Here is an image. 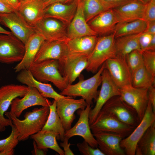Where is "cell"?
I'll return each instance as SVG.
<instances>
[{"label":"cell","instance_id":"6da1fadb","mask_svg":"<svg viewBox=\"0 0 155 155\" xmlns=\"http://www.w3.org/2000/svg\"><path fill=\"white\" fill-rule=\"evenodd\" d=\"M49 113V106L34 108L26 113L24 119L20 120L9 112L5 115L10 119L18 131L19 141L27 140L31 135L41 130L47 120Z\"/></svg>","mask_w":155,"mask_h":155},{"label":"cell","instance_id":"7a4b0ae2","mask_svg":"<svg viewBox=\"0 0 155 155\" xmlns=\"http://www.w3.org/2000/svg\"><path fill=\"white\" fill-rule=\"evenodd\" d=\"M104 68V63L93 76L86 80L80 79L75 84L68 85L60 94L73 97L81 96L87 105H91L93 100H96L97 97V90L101 84V73Z\"/></svg>","mask_w":155,"mask_h":155},{"label":"cell","instance_id":"3957f363","mask_svg":"<svg viewBox=\"0 0 155 155\" xmlns=\"http://www.w3.org/2000/svg\"><path fill=\"white\" fill-rule=\"evenodd\" d=\"M115 40L114 33L98 38L93 51L88 57L86 69L87 71L96 73L106 60L117 56Z\"/></svg>","mask_w":155,"mask_h":155},{"label":"cell","instance_id":"277c9868","mask_svg":"<svg viewBox=\"0 0 155 155\" xmlns=\"http://www.w3.org/2000/svg\"><path fill=\"white\" fill-rule=\"evenodd\" d=\"M58 61L48 59L39 62L33 63L29 69L33 77L43 83L50 82L61 91L67 86L59 71Z\"/></svg>","mask_w":155,"mask_h":155},{"label":"cell","instance_id":"5b68a950","mask_svg":"<svg viewBox=\"0 0 155 155\" xmlns=\"http://www.w3.org/2000/svg\"><path fill=\"white\" fill-rule=\"evenodd\" d=\"M90 127L92 131L112 133L123 135L125 137L135 128L121 122L113 114L102 110L90 125Z\"/></svg>","mask_w":155,"mask_h":155},{"label":"cell","instance_id":"8992f818","mask_svg":"<svg viewBox=\"0 0 155 155\" xmlns=\"http://www.w3.org/2000/svg\"><path fill=\"white\" fill-rule=\"evenodd\" d=\"M155 122V113L149 101L144 115L140 123L132 132L120 143L121 147L127 155H135L137 144L147 129Z\"/></svg>","mask_w":155,"mask_h":155},{"label":"cell","instance_id":"52a82bcc","mask_svg":"<svg viewBox=\"0 0 155 155\" xmlns=\"http://www.w3.org/2000/svg\"><path fill=\"white\" fill-rule=\"evenodd\" d=\"M68 25L58 20L51 18L41 19L33 25L36 33L46 41H67Z\"/></svg>","mask_w":155,"mask_h":155},{"label":"cell","instance_id":"ba28073f","mask_svg":"<svg viewBox=\"0 0 155 155\" xmlns=\"http://www.w3.org/2000/svg\"><path fill=\"white\" fill-rule=\"evenodd\" d=\"M25 46L12 34H0V62L11 64L20 62L24 54Z\"/></svg>","mask_w":155,"mask_h":155},{"label":"cell","instance_id":"9c48e42d","mask_svg":"<svg viewBox=\"0 0 155 155\" xmlns=\"http://www.w3.org/2000/svg\"><path fill=\"white\" fill-rule=\"evenodd\" d=\"M101 110L111 113L121 122L135 127L140 122L135 110L122 100L119 96L110 99Z\"/></svg>","mask_w":155,"mask_h":155},{"label":"cell","instance_id":"30bf717a","mask_svg":"<svg viewBox=\"0 0 155 155\" xmlns=\"http://www.w3.org/2000/svg\"><path fill=\"white\" fill-rule=\"evenodd\" d=\"M0 24L8 28L24 44L35 33L33 27L26 22L16 10L7 13H0Z\"/></svg>","mask_w":155,"mask_h":155},{"label":"cell","instance_id":"8fae6325","mask_svg":"<svg viewBox=\"0 0 155 155\" xmlns=\"http://www.w3.org/2000/svg\"><path fill=\"white\" fill-rule=\"evenodd\" d=\"M119 91L121 99L135 110L140 122L149 101L148 89L135 88L130 84L119 88Z\"/></svg>","mask_w":155,"mask_h":155},{"label":"cell","instance_id":"7c38bea8","mask_svg":"<svg viewBox=\"0 0 155 155\" xmlns=\"http://www.w3.org/2000/svg\"><path fill=\"white\" fill-rule=\"evenodd\" d=\"M101 87L94 108L91 109L89 113L90 125L95 120L97 115L104 104L112 97L120 96L119 88L112 80L107 70L105 68L101 73Z\"/></svg>","mask_w":155,"mask_h":155},{"label":"cell","instance_id":"4fadbf2b","mask_svg":"<svg viewBox=\"0 0 155 155\" xmlns=\"http://www.w3.org/2000/svg\"><path fill=\"white\" fill-rule=\"evenodd\" d=\"M28 87L25 85L9 84L0 88V125L5 127L12 124L11 120L4 116L5 113L16 98L23 97L28 92Z\"/></svg>","mask_w":155,"mask_h":155},{"label":"cell","instance_id":"5bb4252c","mask_svg":"<svg viewBox=\"0 0 155 155\" xmlns=\"http://www.w3.org/2000/svg\"><path fill=\"white\" fill-rule=\"evenodd\" d=\"M71 96H66L56 101V111L62 123L65 132L71 127L75 118L74 113L79 109H84L87 104L82 98L76 99Z\"/></svg>","mask_w":155,"mask_h":155},{"label":"cell","instance_id":"9a60e30c","mask_svg":"<svg viewBox=\"0 0 155 155\" xmlns=\"http://www.w3.org/2000/svg\"><path fill=\"white\" fill-rule=\"evenodd\" d=\"M88 57L68 55L63 61L58 62L59 71L67 85L72 84L88 64Z\"/></svg>","mask_w":155,"mask_h":155},{"label":"cell","instance_id":"2e32d148","mask_svg":"<svg viewBox=\"0 0 155 155\" xmlns=\"http://www.w3.org/2000/svg\"><path fill=\"white\" fill-rule=\"evenodd\" d=\"M112 80L119 88L131 84V73L125 58L116 56L104 63Z\"/></svg>","mask_w":155,"mask_h":155},{"label":"cell","instance_id":"e0dca14e","mask_svg":"<svg viewBox=\"0 0 155 155\" xmlns=\"http://www.w3.org/2000/svg\"><path fill=\"white\" fill-rule=\"evenodd\" d=\"M29 88L28 92L22 98H16L11 104L9 112L18 118L24 110L30 107L35 106H49L52 103L43 96L36 88Z\"/></svg>","mask_w":155,"mask_h":155},{"label":"cell","instance_id":"ac0fdd59","mask_svg":"<svg viewBox=\"0 0 155 155\" xmlns=\"http://www.w3.org/2000/svg\"><path fill=\"white\" fill-rule=\"evenodd\" d=\"M67 41L44 40L35 57L34 63L51 59L58 60L59 62L63 61L68 54Z\"/></svg>","mask_w":155,"mask_h":155},{"label":"cell","instance_id":"d6986e66","mask_svg":"<svg viewBox=\"0 0 155 155\" xmlns=\"http://www.w3.org/2000/svg\"><path fill=\"white\" fill-rule=\"evenodd\" d=\"M91 105H87L83 109H80L78 120L74 126L65 132L64 137L69 139L75 136L82 137L89 145L93 148L98 147L97 141L92 133L89 121Z\"/></svg>","mask_w":155,"mask_h":155},{"label":"cell","instance_id":"ffe728a7","mask_svg":"<svg viewBox=\"0 0 155 155\" xmlns=\"http://www.w3.org/2000/svg\"><path fill=\"white\" fill-rule=\"evenodd\" d=\"M99 149L105 155H125L120 146L121 141L125 137L116 133L100 131H92Z\"/></svg>","mask_w":155,"mask_h":155},{"label":"cell","instance_id":"44dd1931","mask_svg":"<svg viewBox=\"0 0 155 155\" xmlns=\"http://www.w3.org/2000/svg\"><path fill=\"white\" fill-rule=\"evenodd\" d=\"M91 35H98L90 28L86 20L82 0H78L75 13L67 26V38L71 39Z\"/></svg>","mask_w":155,"mask_h":155},{"label":"cell","instance_id":"7402d4cb","mask_svg":"<svg viewBox=\"0 0 155 155\" xmlns=\"http://www.w3.org/2000/svg\"><path fill=\"white\" fill-rule=\"evenodd\" d=\"M118 19L112 8L98 14L88 22L97 35L105 36L113 33Z\"/></svg>","mask_w":155,"mask_h":155},{"label":"cell","instance_id":"603a6c76","mask_svg":"<svg viewBox=\"0 0 155 155\" xmlns=\"http://www.w3.org/2000/svg\"><path fill=\"white\" fill-rule=\"evenodd\" d=\"M78 0H74L68 3H55L45 7L44 18H51L59 20L68 26L75 13Z\"/></svg>","mask_w":155,"mask_h":155},{"label":"cell","instance_id":"cb8c5ba5","mask_svg":"<svg viewBox=\"0 0 155 155\" xmlns=\"http://www.w3.org/2000/svg\"><path fill=\"white\" fill-rule=\"evenodd\" d=\"M17 79L20 83L28 87L36 88L45 98H52L57 100L66 96L57 93L50 84L41 82L36 80L29 69L20 71L17 76Z\"/></svg>","mask_w":155,"mask_h":155},{"label":"cell","instance_id":"d4e9b609","mask_svg":"<svg viewBox=\"0 0 155 155\" xmlns=\"http://www.w3.org/2000/svg\"><path fill=\"white\" fill-rule=\"evenodd\" d=\"M146 5L139 0H134L112 9L118 19V23H123L144 20Z\"/></svg>","mask_w":155,"mask_h":155},{"label":"cell","instance_id":"484cf974","mask_svg":"<svg viewBox=\"0 0 155 155\" xmlns=\"http://www.w3.org/2000/svg\"><path fill=\"white\" fill-rule=\"evenodd\" d=\"M44 3L42 0H24L20 2L17 11L26 22L33 26L43 18Z\"/></svg>","mask_w":155,"mask_h":155},{"label":"cell","instance_id":"4316f807","mask_svg":"<svg viewBox=\"0 0 155 155\" xmlns=\"http://www.w3.org/2000/svg\"><path fill=\"white\" fill-rule=\"evenodd\" d=\"M45 40L40 35L35 33L28 39L25 44L24 57L15 67L16 72L28 69L34 63L35 57L42 43Z\"/></svg>","mask_w":155,"mask_h":155},{"label":"cell","instance_id":"83f0119b","mask_svg":"<svg viewBox=\"0 0 155 155\" xmlns=\"http://www.w3.org/2000/svg\"><path fill=\"white\" fill-rule=\"evenodd\" d=\"M98 38L96 35H91L68 39L67 41L68 55H79L88 57L93 51Z\"/></svg>","mask_w":155,"mask_h":155},{"label":"cell","instance_id":"f1b7e54d","mask_svg":"<svg viewBox=\"0 0 155 155\" xmlns=\"http://www.w3.org/2000/svg\"><path fill=\"white\" fill-rule=\"evenodd\" d=\"M30 136L38 148L45 150L49 148L60 155H64L63 150L59 147L57 141V138L59 139L57 133L51 131L41 130Z\"/></svg>","mask_w":155,"mask_h":155},{"label":"cell","instance_id":"f546056e","mask_svg":"<svg viewBox=\"0 0 155 155\" xmlns=\"http://www.w3.org/2000/svg\"><path fill=\"white\" fill-rule=\"evenodd\" d=\"M142 33L124 36L115 38V44L117 56L125 58L127 54L133 50H141L139 38Z\"/></svg>","mask_w":155,"mask_h":155},{"label":"cell","instance_id":"4dcf8cb0","mask_svg":"<svg viewBox=\"0 0 155 155\" xmlns=\"http://www.w3.org/2000/svg\"><path fill=\"white\" fill-rule=\"evenodd\" d=\"M135 155H155V122L147 129L138 141Z\"/></svg>","mask_w":155,"mask_h":155},{"label":"cell","instance_id":"1f68e13d","mask_svg":"<svg viewBox=\"0 0 155 155\" xmlns=\"http://www.w3.org/2000/svg\"><path fill=\"white\" fill-rule=\"evenodd\" d=\"M147 22L143 20L118 23L113 32L115 38L124 36L136 34L145 32Z\"/></svg>","mask_w":155,"mask_h":155},{"label":"cell","instance_id":"d6a6232c","mask_svg":"<svg viewBox=\"0 0 155 155\" xmlns=\"http://www.w3.org/2000/svg\"><path fill=\"white\" fill-rule=\"evenodd\" d=\"M56 101L54 100L49 106V113L46 122L41 130L53 131L58 134L62 142L65 133L63 125L56 111Z\"/></svg>","mask_w":155,"mask_h":155},{"label":"cell","instance_id":"836d02e7","mask_svg":"<svg viewBox=\"0 0 155 155\" xmlns=\"http://www.w3.org/2000/svg\"><path fill=\"white\" fill-rule=\"evenodd\" d=\"M85 18L88 22L98 14L112 8L103 0H82Z\"/></svg>","mask_w":155,"mask_h":155},{"label":"cell","instance_id":"e575fe53","mask_svg":"<svg viewBox=\"0 0 155 155\" xmlns=\"http://www.w3.org/2000/svg\"><path fill=\"white\" fill-rule=\"evenodd\" d=\"M155 80H153L143 64L131 74V85L136 88L148 89L155 86Z\"/></svg>","mask_w":155,"mask_h":155},{"label":"cell","instance_id":"d590c367","mask_svg":"<svg viewBox=\"0 0 155 155\" xmlns=\"http://www.w3.org/2000/svg\"><path fill=\"white\" fill-rule=\"evenodd\" d=\"M127 65L132 73L143 64L142 51L135 50L127 54L125 57Z\"/></svg>","mask_w":155,"mask_h":155},{"label":"cell","instance_id":"8d00e7d4","mask_svg":"<svg viewBox=\"0 0 155 155\" xmlns=\"http://www.w3.org/2000/svg\"><path fill=\"white\" fill-rule=\"evenodd\" d=\"M143 64L153 80H155V51H142Z\"/></svg>","mask_w":155,"mask_h":155},{"label":"cell","instance_id":"74e56055","mask_svg":"<svg viewBox=\"0 0 155 155\" xmlns=\"http://www.w3.org/2000/svg\"><path fill=\"white\" fill-rule=\"evenodd\" d=\"M11 126V131L9 136L0 140V152L5 150L14 148L19 142L17 129L13 123Z\"/></svg>","mask_w":155,"mask_h":155},{"label":"cell","instance_id":"f35d334b","mask_svg":"<svg viewBox=\"0 0 155 155\" xmlns=\"http://www.w3.org/2000/svg\"><path fill=\"white\" fill-rule=\"evenodd\" d=\"M78 150L84 155H105L97 147L94 148L91 147L85 141L82 143H78L77 145Z\"/></svg>","mask_w":155,"mask_h":155},{"label":"cell","instance_id":"ab89813d","mask_svg":"<svg viewBox=\"0 0 155 155\" xmlns=\"http://www.w3.org/2000/svg\"><path fill=\"white\" fill-rule=\"evenodd\" d=\"M144 20L146 22L155 20V0H150L146 4Z\"/></svg>","mask_w":155,"mask_h":155},{"label":"cell","instance_id":"60d3db41","mask_svg":"<svg viewBox=\"0 0 155 155\" xmlns=\"http://www.w3.org/2000/svg\"><path fill=\"white\" fill-rule=\"evenodd\" d=\"M153 35L145 32H143L141 34L139 37V42L140 50L142 51L146 49Z\"/></svg>","mask_w":155,"mask_h":155},{"label":"cell","instance_id":"b9f144b4","mask_svg":"<svg viewBox=\"0 0 155 155\" xmlns=\"http://www.w3.org/2000/svg\"><path fill=\"white\" fill-rule=\"evenodd\" d=\"M112 8L120 7L134 0H103Z\"/></svg>","mask_w":155,"mask_h":155},{"label":"cell","instance_id":"7bdbcfd3","mask_svg":"<svg viewBox=\"0 0 155 155\" xmlns=\"http://www.w3.org/2000/svg\"><path fill=\"white\" fill-rule=\"evenodd\" d=\"M69 139L64 137L63 142L60 143V145L63 148L64 155H74V153L70 148L71 144L68 143Z\"/></svg>","mask_w":155,"mask_h":155},{"label":"cell","instance_id":"ee69618b","mask_svg":"<svg viewBox=\"0 0 155 155\" xmlns=\"http://www.w3.org/2000/svg\"><path fill=\"white\" fill-rule=\"evenodd\" d=\"M148 96L149 101L152 107L153 111L155 113V88L153 86L148 89Z\"/></svg>","mask_w":155,"mask_h":155},{"label":"cell","instance_id":"f6af8a7d","mask_svg":"<svg viewBox=\"0 0 155 155\" xmlns=\"http://www.w3.org/2000/svg\"><path fill=\"white\" fill-rule=\"evenodd\" d=\"M16 11L12 7L2 0H0V13H7Z\"/></svg>","mask_w":155,"mask_h":155},{"label":"cell","instance_id":"bcb514c9","mask_svg":"<svg viewBox=\"0 0 155 155\" xmlns=\"http://www.w3.org/2000/svg\"><path fill=\"white\" fill-rule=\"evenodd\" d=\"M34 149L31 153L34 155H44L46 154L47 150H45L38 148L34 140L33 142Z\"/></svg>","mask_w":155,"mask_h":155},{"label":"cell","instance_id":"7dc6e473","mask_svg":"<svg viewBox=\"0 0 155 155\" xmlns=\"http://www.w3.org/2000/svg\"><path fill=\"white\" fill-rule=\"evenodd\" d=\"M146 32L152 35L155 34V20L148 22Z\"/></svg>","mask_w":155,"mask_h":155},{"label":"cell","instance_id":"c3c4849f","mask_svg":"<svg viewBox=\"0 0 155 155\" xmlns=\"http://www.w3.org/2000/svg\"><path fill=\"white\" fill-rule=\"evenodd\" d=\"M17 11L20 4L19 0H2Z\"/></svg>","mask_w":155,"mask_h":155},{"label":"cell","instance_id":"681fc988","mask_svg":"<svg viewBox=\"0 0 155 155\" xmlns=\"http://www.w3.org/2000/svg\"><path fill=\"white\" fill-rule=\"evenodd\" d=\"M74 0H48L45 2L44 3V7L45 8L48 6L55 3H70Z\"/></svg>","mask_w":155,"mask_h":155},{"label":"cell","instance_id":"f907efd6","mask_svg":"<svg viewBox=\"0 0 155 155\" xmlns=\"http://www.w3.org/2000/svg\"><path fill=\"white\" fill-rule=\"evenodd\" d=\"M146 50L155 51V34L153 36Z\"/></svg>","mask_w":155,"mask_h":155},{"label":"cell","instance_id":"816d5d0a","mask_svg":"<svg viewBox=\"0 0 155 155\" xmlns=\"http://www.w3.org/2000/svg\"><path fill=\"white\" fill-rule=\"evenodd\" d=\"M14 154V148L5 150L0 152V155H12Z\"/></svg>","mask_w":155,"mask_h":155},{"label":"cell","instance_id":"f5cc1de1","mask_svg":"<svg viewBox=\"0 0 155 155\" xmlns=\"http://www.w3.org/2000/svg\"><path fill=\"white\" fill-rule=\"evenodd\" d=\"M0 34H12V33L9 31H8L3 28L0 25Z\"/></svg>","mask_w":155,"mask_h":155},{"label":"cell","instance_id":"db71d44e","mask_svg":"<svg viewBox=\"0 0 155 155\" xmlns=\"http://www.w3.org/2000/svg\"><path fill=\"white\" fill-rule=\"evenodd\" d=\"M143 3L146 4H147L150 0H139Z\"/></svg>","mask_w":155,"mask_h":155},{"label":"cell","instance_id":"11a10c76","mask_svg":"<svg viewBox=\"0 0 155 155\" xmlns=\"http://www.w3.org/2000/svg\"><path fill=\"white\" fill-rule=\"evenodd\" d=\"M5 127H3L0 125V132L4 131L5 130Z\"/></svg>","mask_w":155,"mask_h":155},{"label":"cell","instance_id":"9f6ffc18","mask_svg":"<svg viewBox=\"0 0 155 155\" xmlns=\"http://www.w3.org/2000/svg\"><path fill=\"white\" fill-rule=\"evenodd\" d=\"M42 1L44 2H45L47 1L48 0H42Z\"/></svg>","mask_w":155,"mask_h":155},{"label":"cell","instance_id":"6f0895ef","mask_svg":"<svg viewBox=\"0 0 155 155\" xmlns=\"http://www.w3.org/2000/svg\"><path fill=\"white\" fill-rule=\"evenodd\" d=\"M23 0H19V1L20 2L22 1H23Z\"/></svg>","mask_w":155,"mask_h":155},{"label":"cell","instance_id":"680465c9","mask_svg":"<svg viewBox=\"0 0 155 155\" xmlns=\"http://www.w3.org/2000/svg\"></svg>","mask_w":155,"mask_h":155}]
</instances>
